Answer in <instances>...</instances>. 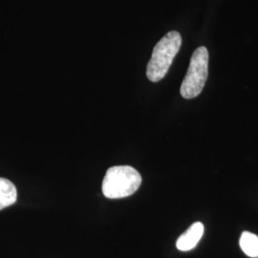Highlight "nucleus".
Here are the masks:
<instances>
[{
	"label": "nucleus",
	"instance_id": "6",
	"mask_svg": "<svg viewBox=\"0 0 258 258\" xmlns=\"http://www.w3.org/2000/svg\"><path fill=\"white\" fill-rule=\"evenodd\" d=\"M241 249L249 257H258V236L249 231H244L239 240Z\"/></svg>",
	"mask_w": 258,
	"mask_h": 258
},
{
	"label": "nucleus",
	"instance_id": "1",
	"mask_svg": "<svg viewBox=\"0 0 258 258\" xmlns=\"http://www.w3.org/2000/svg\"><path fill=\"white\" fill-rule=\"evenodd\" d=\"M182 45L181 35L172 31L157 43L147 68V77L152 83L160 82L167 74Z\"/></svg>",
	"mask_w": 258,
	"mask_h": 258
},
{
	"label": "nucleus",
	"instance_id": "2",
	"mask_svg": "<svg viewBox=\"0 0 258 258\" xmlns=\"http://www.w3.org/2000/svg\"><path fill=\"white\" fill-rule=\"evenodd\" d=\"M142 184V176L129 166H112L102 181V192L108 199H120L135 194Z\"/></svg>",
	"mask_w": 258,
	"mask_h": 258
},
{
	"label": "nucleus",
	"instance_id": "3",
	"mask_svg": "<svg viewBox=\"0 0 258 258\" xmlns=\"http://www.w3.org/2000/svg\"><path fill=\"white\" fill-rule=\"evenodd\" d=\"M209 75V52L206 47L201 46L194 51L187 73L180 88L184 99H194L202 92Z\"/></svg>",
	"mask_w": 258,
	"mask_h": 258
},
{
	"label": "nucleus",
	"instance_id": "4",
	"mask_svg": "<svg viewBox=\"0 0 258 258\" xmlns=\"http://www.w3.org/2000/svg\"><path fill=\"white\" fill-rule=\"evenodd\" d=\"M204 225L201 222H195L188 230L182 234L176 242V247L179 250L188 251L194 249L204 234Z\"/></svg>",
	"mask_w": 258,
	"mask_h": 258
},
{
	"label": "nucleus",
	"instance_id": "5",
	"mask_svg": "<svg viewBox=\"0 0 258 258\" xmlns=\"http://www.w3.org/2000/svg\"><path fill=\"white\" fill-rule=\"evenodd\" d=\"M18 198V191L8 179L0 178V211L16 203Z\"/></svg>",
	"mask_w": 258,
	"mask_h": 258
}]
</instances>
